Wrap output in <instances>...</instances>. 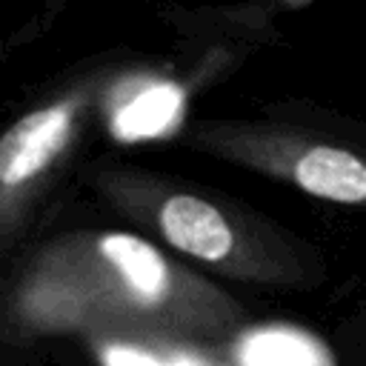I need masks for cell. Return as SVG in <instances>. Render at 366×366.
<instances>
[{
  "mask_svg": "<svg viewBox=\"0 0 366 366\" xmlns=\"http://www.w3.org/2000/svg\"><path fill=\"white\" fill-rule=\"evenodd\" d=\"M157 232L183 254L206 263H232L240 254L237 232L229 217L209 200L174 192L154 206Z\"/></svg>",
  "mask_w": 366,
  "mask_h": 366,
  "instance_id": "1",
  "label": "cell"
},
{
  "mask_svg": "<svg viewBox=\"0 0 366 366\" xmlns=\"http://www.w3.org/2000/svg\"><path fill=\"white\" fill-rule=\"evenodd\" d=\"M74 123V103L63 100L17 120L0 140V183L17 186L40 174L66 146Z\"/></svg>",
  "mask_w": 366,
  "mask_h": 366,
  "instance_id": "2",
  "label": "cell"
},
{
  "mask_svg": "<svg viewBox=\"0 0 366 366\" xmlns=\"http://www.w3.org/2000/svg\"><path fill=\"white\" fill-rule=\"evenodd\" d=\"M289 174L297 189L335 200V203H366V160L337 146H306L289 160Z\"/></svg>",
  "mask_w": 366,
  "mask_h": 366,
  "instance_id": "3",
  "label": "cell"
},
{
  "mask_svg": "<svg viewBox=\"0 0 366 366\" xmlns=\"http://www.w3.org/2000/svg\"><path fill=\"white\" fill-rule=\"evenodd\" d=\"M243 366H329L320 343L292 329H260L240 346Z\"/></svg>",
  "mask_w": 366,
  "mask_h": 366,
  "instance_id": "4",
  "label": "cell"
},
{
  "mask_svg": "<svg viewBox=\"0 0 366 366\" xmlns=\"http://www.w3.org/2000/svg\"><path fill=\"white\" fill-rule=\"evenodd\" d=\"M180 103L177 89L172 86H149L140 94H134L114 117V132L123 140H134V137H146V134H157L174 114Z\"/></svg>",
  "mask_w": 366,
  "mask_h": 366,
  "instance_id": "5",
  "label": "cell"
}]
</instances>
